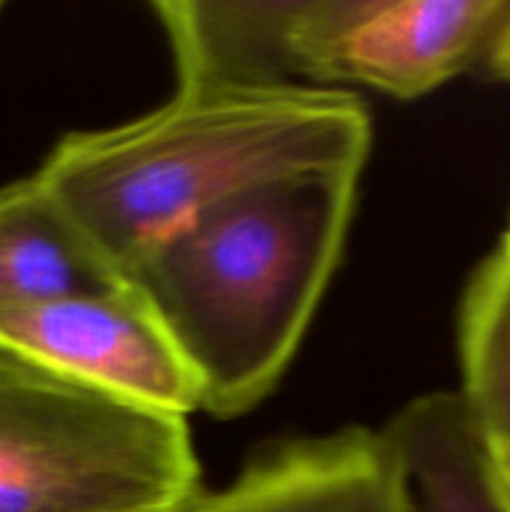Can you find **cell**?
<instances>
[{
  "mask_svg": "<svg viewBox=\"0 0 510 512\" xmlns=\"http://www.w3.org/2000/svg\"><path fill=\"white\" fill-rule=\"evenodd\" d=\"M370 118L340 88L178 85L160 108L70 133L35 178L118 275L210 210L278 180L360 175Z\"/></svg>",
  "mask_w": 510,
  "mask_h": 512,
  "instance_id": "obj_1",
  "label": "cell"
},
{
  "mask_svg": "<svg viewBox=\"0 0 510 512\" xmlns=\"http://www.w3.org/2000/svg\"><path fill=\"white\" fill-rule=\"evenodd\" d=\"M358 178L310 173L250 190L123 270L188 365L200 410L243 415L283 378L340 263Z\"/></svg>",
  "mask_w": 510,
  "mask_h": 512,
  "instance_id": "obj_2",
  "label": "cell"
},
{
  "mask_svg": "<svg viewBox=\"0 0 510 512\" xmlns=\"http://www.w3.org/2000/svg\"><path fill=\"white\" fill-rule=\"evenodd\" d=\"M200 493L185 418L0 353V512H185Z\"/></svg>",
  "mask_w": 510,
  "mask_h": 512,
  "instance_id": "obj_3",
  "label": "cell"
},
{
  "mask_svg": "<svg viewBox=\"0 0 510 512\" xmlns=\"http://www.w3.org/2000/svg\"><path fill=\"white\" fill-rule=\"evenodd\" d=\"M510 0H295L298 85L410 100L483 63Z\"/></svg>",
  "mask_w": 510,
  "mask_h": 512,
  "instance_id": "obj_4",
  "label": "cell"
},
{
  "mask_svg": "<svg viewBox=\"0 0 510 512\" xmlns=\"http://www.w3.org/2000/svg\"><path fill=\"white\" fill-rule=\"evenodd\" d=\"M0 353L140 408L180 418L200 410L188 365L125 280L0 305Z\"/></svg>",
  "mask_w": 510,
  "mask_h": 512,
  "instance_id": "obj_5",
  "label": "cell"
},
{
  "mask_svg": "<svg viewBox=\"0 0 510 512\" xmlns=\"http://www.w3.org/2000/svg\"><path fill=\"white\" fill-rule=\"evenodd\" d=\"M185 512H405L380 430L345 428L275 445Z\"/></svg>",
  "mask_w": 510,
  "mask_h": 512,
  "instance_id": "obj_6",
  "label": "cell"
},
{
  "mask_svg": "<svg viewBox=\"0 0 510 512\" xmlns=\"http://www.w3.org/2000/svg\"><path fill=\"white\" fill-rule=\"evenodd\" d=\"M178 85L305 88L290 53L295 0H158Z\"/></svg>",
  "mask_w": 510,
  "mask_h": 512,
  "instance_id": "obj_7",
  "label": "cell"
},
{
  "mask_svg": "<svg viewBox=\"0 0 510 512\" xmlns=\"http://www.w3.org/2000/svg\"><path fill=\"white\" fill-rule=\"evenodd\" d=\"M405 512H510L493 455L455 393L418 395L380 428Z\"/></svg>",
  "mask_w": 510,
  "mask_h": 512,
  "instance_id": "obj_8",
  "label": "cell"
},
{
  "mask_svg": "<svg viewBox=\"0 0 510 512\" xmlns=\"http://www.w3.org/2000/svg\"><path fill=\"white\" fill-rule=\"evenodd\" d=\"M35 175L0 188V305L120 283Z\"/></svg>",
  "mask_w": 510,
  "mask_h": 512,
  "instance_id": "obj_9",
  "label": "cell"
},
{
  "mask_svg": "<svg viewBox=\"0 0 510 512\" xmlns=\"http://www.w3.org/2000/svg\"><path fill=\"white\" fill-rule=\"evenodd\" d=\"M458 358V395L495 463L510 465V248L503 240L460 298Z\"/></svg>",
  "mask_w": 510,
  "mask_h": 512,
  "instance_id": "obj_10",
  "label": "cell"
},
{
  "mask_svg": "<svg viewBox=\"0 0 510 512\" xmlns=\"http://www.w3.org/2000/svg\"><path fill=\"white\" fill-rule=\"evenodd\" d=\"M483 65L493 78L510 83V10L505 13L498 33H495L493 43H490L488 53H485Z\"/></svg>",
  "mask_w": 510,
  "mask_h": 512,
  "instance_id": "obj_11",
  "label": "cell"
},
{
  "mask_svg": "<svg viewBox=\"0 0 510 512\" xmlns=\"http://www.w3.org/2000/svg\"><path fill=\"white\" fill-rule=\"evenodd\" d=\"M493 463H495V460H493ZM495 473H498L500 493H503L505 503H508V508H510V465L495 463Z\"/></svg>",
  "mask_w": 510,
  "mask_h": 512,
  "instance_id": "obj_12",
  "label": "cell"
},
{
  "mask_svg": "<svg viewBox=\"0 0 510 512\" xmlns=\"http://www.w3.org/2000/svg\"><path fill=\"white\" fill-rule=\"evenodd\" d=\"M503 243L510 248V225H508V230H505V235H503Z\"/></svg>",
  "mask_w": 510,
  "mask_h": 512,
  "instance_id": "obj_13",
  "label": "cell"
},
{
  "mask_svg": "<svg viewBox=\"0 0 510 512\" xmlns=\"http://www.w3.org/2000/svg\"><path fill=\"white\" fill-rule=\"evenodd\" d=\"M0 8H3V3H0Z\"/></svg>",
  "mask_w": 510,
  "mask_h": 512,
  "instance_id": "obj_14",
  "label": "cell"
}]
</instances>
